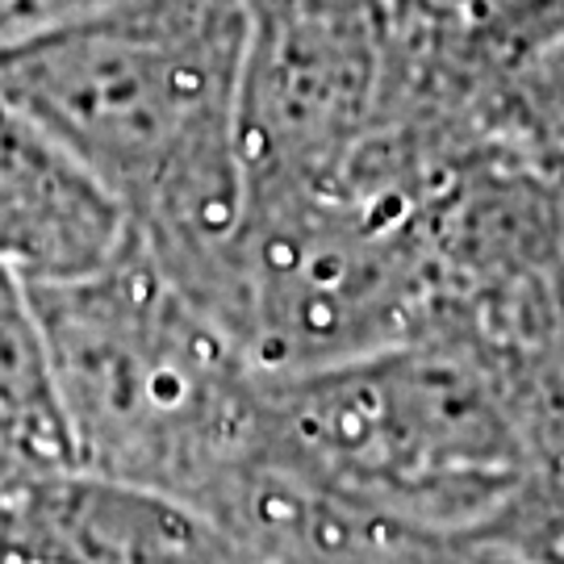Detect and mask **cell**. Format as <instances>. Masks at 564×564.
Here are the masks:
<instances>
[{
  "instance_id": "cell-5",
  "label": "cell",
  "mask_w": 564,
  "mask_h": 564,
  "mask_svg": "<svg viewBox=\"0 0 564 564\" xmlns=\"http://www.w3.org/2000/svg\"><path fill=\"white\" fill-rule=\"evenodd\" d=\"M126 242L118 197L0 97V268L21 284L76 281L118 260Z\"/></svg>"
},
{
  "instance_id": "cell-4",
  "label": "cell",
  "mask_w": 564,
  "mask_h": 564,
  "mask_svg": "<svg viewBox=\"0 0 564 564\" xmlns=\"http://www.w3.org/2000/svg\"><path fill=\"white\" fill-rule=\"evenodd\" d=\"M0 561L247 564V552L181 498L55 464L0 481Z\"/></svg>"
},
{
  "instance_id": "cell-1",
  "label": "cell",
  "mask_w": 564,
  "mask_h": 564,
  "mask_svg": "<svg viewBox=\"0 0 564 564\" xmlns=\"http://www.w3.org/2000/svg\"><path fill=\"white\" fill-rule=\"evenodd\" d=\"M242 0H109L0 46V97L118 197L130 235L193 284L239 230Z\"/></svg>"
},
{
  "instance_id": "cell-3",
  "label": "cell",
  "mask_w": 564,
  "mask_h": 564,
  "mask_svg": "<svg viewBox=\"0 0 564 564\" xmlns=\"http://www.w3.org/2000/svg\"><path fill=\"white\" fill-rule=\"evenodd\" d=\"M263 398L276 477L360 523L477 540L544 477L502 360L464 326L263 377Z\"/></svg>"
},
{
  "instance_id": "cell-9",
  "label": "cell",
  "mask_w": 564,
  "mask_h": 564,
  "mask_svg": "<svg viewBox=\"0 0 564 564\" xmlns=\"http://www.w3.org/2000/svg\"><path fill=\"white\" fill-rule=\"evenodd\" d=\"M561 21H564V0H523L510 13H502V18L485 21V25H464V30L485 42H514V39H527V34H540L547 25H561Z\"/></svg>"
},
{
  "instance_id": "cell-7",
  "label": "cell",
  "mask_w": 564,
  "mask_h": 564,
  "mask_svg": "<svg viewBox=\"0 0 564 564\" xmlns=\"http://www.w3.org/2000/svg\"><path fill=\"white\" fill-rule=\"evenodd\" d=\"M67 460L30 289L0 268V481Z\"/></svg>"
},
{
  "instance_id": "cell-8",
  "label": "cell",
  "mask_w": 564,
  "mask_h": 564,
  "mask_svg": "<svg viewBox=\"0 0 564 564\" xmlns=\"http://www.w3.org/2000/svg\"><path fill=\"white\" fill-rule=\"evenodd\" d=\"M109 0H0V46L42 34L51 25L93 13Z\"/></svg>"
},
{
  "instance_id": "cell-6",
  "label": "cell",
  "mask_w": 564,
  "mask_h": 564,
  "mask_svg": "<svg viewBox=\"0 0 564 564\" xmlns=\"http://www.w3.org/2000/svg\"><path fill=\"white\" fill-rule=\"evenodd\" d=\"M464 34L489 139L564 176V21L514 42Z\"/></svg>"
},
{
  "instance_id": "cell-10",
  "label": "cell",
  "mask_w": 564,
  "mask_h": 564,
  "mask_svg": "<svg viewBox=\"0 0 564 564\" xmlns=\"http://www.w3.org/2000/svg\"><path fill=\"white\" fill-rule=\"evenodd\" d=\"M523 0H423V18L447 21V25H485L502 18Z\"/></svg>"
},
{
  "instance_id": "cell-2",
  "label": "cell",
  "mask_w": 564,
  "mask_h": 564,
  "mask_svg": "<svg viewBox=\"0 0 564 564\" xmlns=\"http://www.w3.org/2000/svg\"><path fill=\"white\" fill-rule=\"evenodd\" d=\"M67 460L197 506L242 540L276 489L263 372L139 247L25 284Z\"/></svg>"
}]
</instances>
